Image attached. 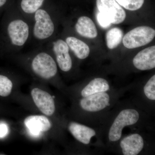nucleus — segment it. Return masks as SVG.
<instances>
[{"label":"nucleus","instance_id":"nucleus-1","mask_svg":"<svg viewBox=\"0 0 155 155\" xmlns=\"http://www.w3.org/2000/svg\"><path fill=\"white\" fill-rule=\"evenodd\" d=\"M31 67L33 73L43 80H50L58 73L57 63L46 52L41 51L36 54L31 61Z\"/></svg>","mask_w":155,"mask_h":155},{"label":"nucleus","instance_id":"nucleus-2","mask_svg":"<svg viewBox=\"0 0 155 155\" xmlns=\"http://www.w3.org/2000/svg\"><path fill=\"white\" fill-rule=\"evenodd\" d=\"M155 36V30L147 26H140L134 28L123 38L122 42L125 48L134 49L150 43Z\"/></svg>","mask_w":155,"mask_h":155},{"label":"nucleus","instance_id":"nucleus-3","mask_svg":"<svg viewBox=\"0 0 155 155\" xmlns=\"http://www.w3.org/2000/svg\"><path fill=\"white\" fill-rule=\"evenodd\" d=\"M140 115L134 109H125L116 117L109 132L110 141H118L122 137V131L125 126L134 125L138 122Z\"/></svg>","mask_w":155,"mask_h":155},{"label":"nucleus","instance_id":"nucleus-4","mask_svg":"<svg viewBox=\"0 0 155 155\" xmlns=\"http://www.w3.org/2000/svg\"><path fill=\"white\" fill-rule=\"evenodd\" d=\"M35 23L33 35L38 40L42 41L50 38L55 31V25L50 14L47 11L39 9L34 14Z\"/></svg>","mask_w":155,"mask_h":155},{"label":"nucleus","instance_id":"nucleus-5","mask_svg":"<svg viewBox=\"0 0 155 155\" xmlns=\"http://www.w3.org/2000/svg\"><path fill=\"white\" fill-rule=\"evenodd\" d=\"M7 32L11 44L16 47H22L28 41L30 28L28 23L23 19L14 18L9 22Z\"/></svg>","mask_w":155,"mask_h":155},{"label":"nucleus","instance_id":"nucleus-6","mask_svg":"<svg viewBox=\"0 0 155 155\" xmlns=\"http://www.w3.org/2000/svg\"><path fill=\"white\" fill-rule=\"evenodd\" d=\"M97 8L112 24L124 22L126 17L124 9L115 0H97Z\"/></svg>","mask_w":155,"mask_h":155},{"label":"nucleus","instance_id":"nucleus-7","mask_svg":"<svg viewBox=\"0 0 155 155\" xmlns=\"http://www.w3.org/2000/svg\"><path fill=\"white\" fill-rule=\"evenodd\" d=\"M31 94L35 104L44 115L50 116L54 114L55 103L54 98L49 93L35 87L31 91Z\"/></svg>","mask_w":155,"mask_h":155},{"label":"nucleus","instance_id":"nucleus-8","mask_svg":"<svg viewBox=\"0 0 155 155\" xmlns=\"http://www.w3.org/2000/svg\"><path fill=\"white\" fill-rule=\"evenodd\" d=\"M69 50L67 43L63 39H59L53 42L52 50L55 56L57 64L64 72H69L72 68V60Z\"/></svg>","mask_w":155,"mask_h":155},{"label":"nucleus","instance_id":"nucleus-9","mask_svg":"<svg viewBox=\"0 0 155 155\" xmlns=\"http://www.w3.org/2000/svg\"><path fill=\"white\" fill-rule=\"evenodd\" d=\"M110 101L109 95L103 92L84 97L81 100L80 105L87 112H98L109 106Z\"/></svg>","mask_w":155,"mask_h":155},{"label":"nucleus","instance_id":"nucleus-10","mask_svg":"<svg viewBox=\"0 0 155 155\" xmlns=\"http://www.w3.org/2000/svg\"><path fill=\"white\" fill-rule=\"evenodd\" d=\"M25 127L31 134L38 135L46 132L52 127L51 122L47 117L43 115H31L24 119Z\"/></svg>","mask_w":155,"mask_h":155},{"label":"nucleus","instance_id":"nucleus-11","mask_svg":"<svg viewBox=\"0 0 155 155\" xmlns=\"http://www.w3.org/2000/svg\"><path fill=\"white\" fill-rule=\"evenodd\" d=\"M134 66L141 71L151 70L155 67V46L142 50L134 57Z\"/></svg>","mask_w":155,"mask_h":155},{"label":"nucleus","instance_id":"nucleus-12","mask_svg":"<svg viewBox=\"0 0 155 155\" xmlns=\"http://www.w3.org/2000/svg\"><path fill=\"white\" fill-rule=\"evenodd\" d=\"M144 146L143 139L138 134L126 137L121 140L120 147L124 155L138 154Z\"/></svg>","mask_w":155,"mask_h":155},{"label":"nucleus","instance_id":"nucleus-13","mask_svg":"<svg viewBox=\"0 0 155 155\" xmlns=\"http://www.w3.org/2000/svg\"><path fill=\"white\" fill-rule=\"evenodd\" d=\"M69 130L74 138L84 144H89L92 137L96 135V131L93 128L77 122H71Z\"/></svg>","mask_w":155,"mask_h":155},{"label":"nucleus","instance_id":"nucleus-14","mask_svg":"<svg viewBox=\"0 0 155 155\" xmlns=\"http://www.w3.org/2000/svg\"><path fill=\"white\" fill-rule=\"evenodd\" d=\"M75 29L79 35L87 38H95L98 35L94 22L91 18L86 16L78 18L75 25Z\"/></svg>","mask_w":155,"mask_h":155},{"label":"nucleus","instance_id":"nucleus-15","mask_svg":"<svg viewBox=\"0 0 155 155\" xmlns=\"http://www.w3.org/2000/svg\"><path fill=\"white\" fill-rule=\"evenodd\" d=\"M65 41L76 58L84 60L88 57L90 50L85 42L73 36L68 37Z\"/></svg>","mask_w":155,"mask_h":155},{"label":"nucleus","instance_id":"nucleus-16","mask_svg":"<svg viewBox=\"0 0 155 155\" xmlns=\"http://www.w3.org/2000/svg\"><path fill=\"white\" fill-rule=\"evenodd\" d=\"M110 90V85L106 79L101 78H97L91 80L81 91V96L84 97Z\"/></svg>","mask_w":155,"mask_h":155},{"label":"nucleus","instance_id":"nucleus-17","mask_svg":"<svg viewBox=\"0 0 155 155\" xmlns=\"http://www.w3.org/2000/svg\"><path fill=\"white\" fill-rule=\"evenodd\" d=\"M123 33L120 28H114L110 29L106 34L107 46L110 49H114L118 46L123 38Z\"/></svg>","mask_w":155,"mask_h":155},{"label":"nucleus","instance_id":"nucleus-18","mask_svg":"<svg viewBox=\"0 0 155 155\" xmlns=\"http://www.w3.org/2000/svg\"><path fill=\"white\" fill-rule=\"evenodd\" d=\"M45 0H22L20 4L22 11L27 14H34L40 9Z\"/></svg>","mask_w":155,"mask_h":155},{"label":"nucleus","instance_id":"nucleus-19","mask_svg":"<svg viewBox=\"0 0 155 155\" xmlns=\"http://www.w3.org/2000/svg\"><path fill=\"white\" fill-rule=\"evenodd\" d=\"M13 87V82L9 78L0 75V96H8L12 92Z\"/></svg>","mask_w":155,"mask_h":155},{"label":"nucleus","instance_id":"nucleus-20","mask_svg":"<svg viewBox=\"0 0 155 155\" xmlns=\"http://www.w3.org/2000/svg\"><path fill=\"white\" fill-rule=\"evenodd\" d=\"M120 6L129 11H134L141 8L144 0H115Z\"/></svg>","mask_w":155,"mask_h":155},{"label":"nucleus","instance_id":"nucleus-21","mask_svg":"<svg viewBox=\"0 0 155 155\" xmlns=\"http://www.w3.org/2000/svg\"><path fill=\"white\" fill-rule=\"evenodd\" d=\"M144 94L149 99L155 100V75H153L147 82L143 88Z\"/></svg>","mask_w":155,"mask_h":155},{"label":"nucleus","instance_id":"nucleus-22","mask_svg":"<svg viewBox=\"0 0 155 155\" xmlns=\"http://www.w3.org/2000/svg\"><path fill=\"white\" fill-rule=\"evenodd\" d=\"M97 19L100 26L103 28H109L111 25V23L109 19L100 12L97 15Z\"/></svg>","mask_w":155,"mask_h":155},{"label":"nucleus","instance_id":"nucleus-23","mask_svg":"<svg viewBox=\"0 0 155 155\" xmlns=\"http://www.w3.org/2000/svg\"><path fill=\"white\" fill-rule=\"evenodd\" d=\"M7 131V127L6 125H0V136H3L6 134Z\"/></svg>","mask_w":155,"mask_h":155},{"label":"nucleus","instance_id":"nucleus-24","mask_svg":"<svg viewBox=\"0 0 155 155\" xmlns=\"http://www.w3.org/2000/svg\"><path fill=\"white\" fill-rule=\"evenodd\" d=\"M7 0H0V8L2 7L5 4Z\"/></svg>","mask_w":155,"mask_h":155}]
</instances>
